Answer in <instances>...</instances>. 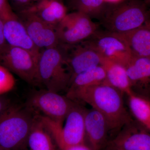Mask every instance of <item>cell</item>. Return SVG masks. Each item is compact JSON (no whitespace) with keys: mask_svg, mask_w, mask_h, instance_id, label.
<instances>
[{"mask_svg":"<svg viewBox=\"0 0 150 150\" xmlns=\"http://www.w3.org/2000/svg\"><path fill=\"white\" fill-rule=\"evenodd\" d=\"M121 92L106 83L69 89L67 96L74 101L87 103L104 116L110 133L115 134L133 121L124 105Z\"/></svg>","mask_w":150,"mask_h":150,"instance_id":"6da1fadb","label":"cell"},{"mask_svg":"<svg viewBox=\"0 0 150 150\" xmlns=\"http://www.w3.org/2000/svg\"><path fill=\"white\" fill-rule=\"evenodd\" d=\"M35 113L29 107L9 105L0 113V147L17 150L27 143Z\"/></svg>","mask_w":150,"mask_h":150,"instance_id":"7a4b0ae2","label":"cell"},{"mask_svg":"<svg viewBox=\"0 0 150 150\" xmlns=\"http://www.w3.org/2000/svg\"><path fill=\"white\" fill-rule=\"evenodd\" d=\"M71 76L67 69L62 46L40 51L37 60V83L46 89L59 93L67 91Z\"/></svg>","mask_w":150,"mask_h":150,"instance_id":"3957f363","label":"cell"},{"mask_svg":"<svg viewBox=\"0 0 150 150\" xmlns=\"http://www.w3.org/2000/svg\"><path fill=\"white\" fill-rule=\"evenodd\" d=\"M80 103L74 101L65 119L64 126L41 116L58 148L62 146H72L85 143V113L86 108Z\"/></svg>","mask_w":150,"mask_h":150,"instance_id":"277c9868","label":"cell"},{"mask_svg":"<svg viewBox=\"0 0 150 150\" xmlns=\"http://www.w3.org/2000/svg\"><path fill=\"white\" fill-rule=\"evenodd\" d=\"M106 8L103 16L108 31L123 34L144 25L147 12L144 5L136 0H124Z\"/></svg>","mask_w":150,"mask_h":150,"instance_id":"5b68a950","label":"cell"},{"mask_svg":"<svg viewBox=\"0 0 150 150\" xmlns=\"http://www.w3.org/2000/svg\"><path fill=\"white\" fill-rule=\"evenodd\" d=\"M74 103L67 96L45 89L33 92L29 97L27 106L35 114L63 125Z\"/></svg>","mask_w":150,"mask_h":150,"instance_id":"8992f818","label":"cell"},{"mask_svg":"<svg viewBox=\"0 0 150 150\" xmlns=\"http://www.w3.org/2000/svg\"><path fill=\"white\" fill-rule=\"evenodd\" d=\"M37 60L24 49L7 43L0 46V65L32 85H37Z\"/></svg>","mask_w":150,"mask_h":150,"instance_id":"52a82bcc","label":"cell"},{"mask_svg":"<svg viewBox=\"0 0 150 150\" xmlns=\"http://www.w3.org/2000/svg\"><path fill=\"white\" fill-rule=\"evenodd\" d=\"M85 41L104 59L126 67L133 58L126 40L121 34L97 31Z\"/></svg>","mask_w":150,"mask_h":150,"instance_id":"ba28073f","label":"cell"},{"mask_svg":"<svg viewBox=\"0 0 150 150\" xmlns=\"http://www.w3.org/2000/svg\"><path fill=\"white\" fill-rule=\"evenodd\" d=\"M60 44L73 45L88 39L97 31L91 18L80 12L68 13L56 27Z\"/></svg>","mask_w":150,"mask_h":150,"instance_id":"9c48e42d","label":"cell"},{"mask_svg":"<svg viewBox=\"0 0 150 150\" xmlns=\"http://www.w3.org/2000/svg\"><path fill=\"white\" fill-rule=\"evenodd\" d=\"M61 45L64 50L71 81L79 74L101 64L102 56L85 40L75 45Z\"/></svg>","mask_w":150,"mask_h":150,"instance_id":"30bf717a","label":"cell"},{"mask_svg":"<svg viewBox=\"0 0 150 150\" xmlns=\"http://www.w3.org/2000/svg\"><path fill=\"white\" fill-rule=\"evenodd\" d=\"M106 149L111 150H150V131L133 120L123 126L115 137L109 141Z\"/></svg>","mask_w":150,"mask_h":150,"instance_id":"8fae6325","label":"cell"},{"mask_svg":"<svg viewBox=\"0 0 150 150\" xmlns=\"http://www.w3.org/2000/svg\"><path fill=\"white\" fill-rule=\"evenodd\" d=\"M24 25L33 42L40 50L59 46L56 28L32 14L18 12L17 14Z\"/></svg>","mask_w":150,"mask_h":150,"instance_id":"7c38bea8","label":"cell"},{"mask_svg":"<svg viewBox=\"0 0 150 150\" xmlns=\"http://www.w3.org/2000/svg\"><path fill=\"white\" fill-rule=\"evenodd\" d=\"M86 138L93 150H101L106 147L109 141L110 133L108 124L104 116L91 108L86 109L85 113Z\"/></svg>","mask_w":150,"mask_h":150,"instance_id":"4fadbf2b","label":"cell"},{"mask_svg":"<svg viewBox=\"0 0 150 150\" xmlns=\"http://www.w3.org/2000/svg\"><path fill=\"white\" fill-rule=\"evenodd\" d=\"M19 11L32 14L55 28L68 14L62 0H35Z\"/></svg>","mask_w":150,"mask_h":150,"instance_id":"5bb4252c","label":"cell"},{"mask_svg":"<svg viewBox=\"0 0 150 150\" xmlns=\"http://www.w3.org/2000/svg\"><path fill=\"white\" fill-rule=\"evenodd\" d=\"M4 22V34L6 43L29 51L38 59L41 50L33 42L18 16Z\"/></svg>","mask_w":150,"mask_h":150,"instance_id":"9a60e30c","label":"cell"},{"mask_svg":"<svg viewBox=\"0 0 150 150\" xmlns=\"http://www.w3.org/2000/svg\"><path fill=\"white\" fill-rule=\"evenodd\" d=\"M125 68L133 92L143 97L149 94L150 58L133 57Z\"/></svg>","mask_w":150,"mask_h":150,"instance_id":"2e32d148","label":"cell"},{"mask_svg":"<svg viewBox=\"0 0 150 150\" xmlns=\"http://www.w3.org/2000/svg\"><path fill=\"white\" fill-rule=\"evenodd\" d=\"M128 44L133 57L150 58V24L121 34Z\"/></svg>","mask_w":150,"mask_h":150,"instance_id":"e0dca14e","label":"cell"},{"mask_svg":"<svg viewBox=\"0 0 150 150\" xmlns=\"http://www.w3.org/2000/svg\"><path fill=\"white\" fill-rule=\"evenodd\" d=\"M27 143L29 150H55L54 139L38 114H35Z\"/></svg>","mask_w":150,"mask_h":150,"instance_id":"ac0fdd59","label":"cell"},{"mask_svg":"<svg viewBox=\"0 0 150 150\" xmlns=\"http://www.w3.org/2000/svg\"><path fill=\"white\" fill-rule=\"evenodd\" d=\"M101 65L106 73V83L126 95L133 92L125 67L104 58Z\"/></svg>","mask_w":150,"mask_h":150,"instance_id":"d6986e66","label":"cell"},{"mask_svg":"<svg viewBox=\"0 0 150 150\" xmlns=\"http://www.w3.org/2000/svg\"><path fill=\"white\" fill-rule=\"evenodd\" d=\"M106 79L105 70L100 65L91 68L75 76L71 81L68 90L101 84L105 83Z\"/></svg>","mask_w":150,"mask_h":150,"instance_id":"ffe728a7","label":"cell"},{"mask_svg":"<svg viewBox=\"0 0 150 150\" xmlns=\"http://www.w3.org/2000/svg\"><path fill=\"white\" fill-rule=\"evenodd\" d=\"M132 115L140 124L150 131V101L134 92L127 96Z\"/></svg>","mask_w":150,"mask_h":150,"instance_id":"44dd1931","label":"cell"},{"mask_svg":"<svg viewBox=\"0 0 150 150\" xmlns=\"http://www.w3.org/2000/svg\"><path fill=\"white\" fill-rule=\"evenodd\" d=\"M72 4L76 11L91 18L103 16L107 8L104 0H74Z\"/></svg>","mask_w":150,"mask_h":150,"instance_id":"7402d4cb","label":"cell"},{"mask_svg":"<svg viewBox=\"0 0 150 150\" xmlns=\"http://www.w3.org/2000/svg\"><path fill=\"white\" fill-rule=\"evenodd\" d=\"M15 85V79L11 72L0 65V96L12 90Z\"/></svg>","mask_w":150,"mask_h":150,"instance_id":"603a6c76","label":"cell"},{"mask_svg":"<svg viewBox=\"0 0 150 150\" xmlns=\"http://www.w3.org/2000/svg\"><path fill=\"white\" fill-rule=\"evenodd\" d=\"M17 16V14L13 11L8 0H0V17L4 21Z\"/></svg>","mask_w":150,"mask_h":150,"instance_id":"cb8c5ba5","label":"cell"},{"mask_svg":"<svg viewBox=\"0 0 150 150\" xmlns=\"http://www.w3.org/2000/svg\"><path fill=\"white\" fill-rule=\"evenodd\" d=\"M15 7L19 8V11L30 5L35 0H11Z\"/></svg>","mask_w":150,"mask_h":150,"instance_id":"d4e9b609","label":"cell"},{"mask_svg":"<svg viewBox=\"0 0 150 150\" xmlns=\"http://www.w3.org/2000/svg\"><path fill=\"white\" fill-rule=\"evenodd\" d=\"M60 150H93L86 145L85 143L72 146H62L59 147Z\"/></svg>","mask_w":150,"mask_h":150,"instance_id":"484cf974","label":"cell"},{"mask_svg":"<svg viewBox=\"0 0 150 150\" xmlns=\"http://www.w3.org/2000/svg\"><path fill=\"white\" fill-rule=\"evenodd\" d=\"M4 21L0 17V46L6 43L4 34Z\"/></svg>","mask_w":150,"mask_h":150,"instance_id":"4316f807","label":"cell"},{"mask_svg":"<svg viewBox=\"0 0 150 150\" xmlns=\"http://www.w3.org/2000/svg\"><path fill=\"white\" fill-rule=\"evenodd\" d=\"M10 104L9 100L5 97L0 96V113L7 108Z\"/></svg>","mask_w":150,"mask_h":150,"instance_id":"83f0119b","label":"cell"},{"mask_svg":"<svg viewBox=\"0 0 150 150\" xmlns=\"http://www.w3.org/2000/svg\"><path fill=\"white\" fill-rule=\"evenodd\" d=\"M124 1V0H104L106 4H109L112 5L119 4Z\"/></svg>","mask_w":150,"mask_h":150,"instance_id":"f1b7e54d","label":"cell"},{"mask_svg":"<svg viewBox=\"0 0 150 150\" xmlns=\"http://www.w3.org/2000/svg\"><path fill=\"white\" fill-rule=\"evenodd\" d=\"M143 1L147 4H150V0H143Z\"/></svg>","mask_w":150,"mask_h":150,"instance_id":"f546056e","label":"cell"},{"mask_svg":"<svg viewBox=\"0 0 150 150\" xmlns=\"http://www.w3.org/2000/svg\"><path fill=\"white\" fill-rule=\"evenodd\" d=\"M0 150H7L5 149H3V148L0 147Z\"/></svg>","mask_w":150,"mask_h":150,"instance_id":"4dcf8cb0","label":"cell"},{"mask_svg":"<svg viewBox=\"0 0 150 150\" xmlns=\"http://www.w3.org/2000/svg\"><path fill=\"white\" fill-rule=\"evenodd\" d=\"M106 150H111L109 149H106Z\"/></svg>","mask_w":150,"mask_h":150,"instance_id":"1f68e13d","label":"cell"},{"mask_svg":"<svg viewBox=\"0 0 150 150\" xmlns=\"http://www.w3.org/2000/svg\"><path fill=\"white\" fill-rule=\"evenodd\" d=\"M71 1H74V0H71Z\"/></svg>","mask_w":150,"mask_h":150,"instance_id":"d6a6232c","label":"cell"}]
</instances>
